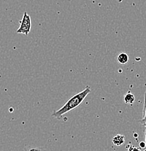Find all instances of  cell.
<instances>
[{"label": "cell", "instance_id": "cell-1", "mask_svg": "<svg viewBox=\"0 0 146 151\" xmlns=\"http://www.w3.org/2000/svg\"><path fill=\"white\" fill-rule=\"evenodd\" d=\"M91 92V89L89 86H87L85 89L81 92H78V93L76 94L74 96L70 97V99L64 104L63 106L60 108L58 111H53L52 113L51 116L55 119H60L65 113L70 112V111H73L75 108L79 106L81 103L85 100L87 96Z\"/></svg>", "mask_w": 146, "mask_h": 151}, {"label": "cell", "instance_id": "cell-2", "mask_svg": "<svg viewBox=\"0 0 146 151\" xmlns=\"http://www.w3.org/2000/svg\"><path fill=\"white\" fill-rule=\"evenodd\" d=\"M31 30V18L26 12H24L22 20L20 22V27L17 30V34L28 36Z\"/></svg>", "mask_w": 146, "mask_h": 151}, {"label": "cell", "instance_id": "cell-3", "mask_svg": "<svg viewBox=\"0 0 146 151\" xmlns=\"http://www.w3.org/2000/svg\"><path fill=\"white\" fill-rule=\"evenodd\" d=\"M125 142V137L123 134H117L113 138L112 142L116 146H122Z\"/></svg>", "mask_w": 146, "mask_h": 151}, {"label": "cell", "instance_id": "cell-4", "mask_svg": "<svg viewBox=\"0 0 146 151\" xmlns=\"http://www.w3.org/2000/svg\"><path fill=\"white\" fill-rule=\"evenodd\" d=\"M117 61L121 65H125L129 61V56L127 53L122 52L117 57Z\"/></svg>", "mask_w": 146, "mask_h": 151}, {"label": "cell", "instance_id": "cell-5", "mask_svg": "<svg viewBox=\"0 0 146 151\" xmlns=\"http://www.w3.org/2000/svg\"><path fill=\"white\" fill-rule=\"evenodd\" d=\"M135 98H134V96L133 95L132 93H127L126 95L124 97V102L126 104H132L134 103Z\"/></svg>", "mask_w": 146, "mask_h": 151}, {"label": "cell", "instance_id": "cell-6", "mask_svg": "<svg viewBox=\"0 0 146 151\" xmlns=\"http://www.w3.org/2000/svg\"><path fill=\"white\" fill-rule=\"evenodd\" d=\"M25 151H44L42 149L38 147H30V148H25Z\"/></svg>", "mask_w": 146, "mask_h": 151}, {"label": "cell", "instance_id": "cell-7", "mask_svg": "<svg viewBox=\"0 0 146 151\" xmlns=\"http://www.w3.org/2000/svg\"><path fill=\"white\" fill-rule=\"evenodd\" d=\"M141 123L142 122H146V108H143V118H142V119L141 120Z\"/></svg>", "mask_w": 146, "mask_h": 151}, {"label": "cell", "instance_id": "cell-8", "mask_svg": "<svg viewBox=\"0 0 146 151\" xmlns=\"http://www.w3.org/2000/svg\"><path fill=\"white\" fill-rule=\"evenodd\" d=\"M128 151H140V149L137 148L135 147H133V146H130V148L129 149Z\"/></svg>", "mask_w": 146, "mask_h": 151}, {"label": "cell", "instance_id": "cell-9", "mask_svg": "<svg viewBox=\"0 0 146 151\" xmlns=\"http://www.w3.org/2000/svg\"><path fill=\"white\" fill-rule=\"evenodd\" d=\"M146 146V143L144 142H140V147H142V148H144Z\"/></svg>", "mask_w": 146, "mask_h": 151}, {"label": "cell", "instance_id": "cell-10", "mask_svg": "<svg viewBox=\"0 0 146 151\" xmlns=\"http://www.w3.org/2000/svg\"><path fill=\"white\" fill-rule=\"evenodd\" d=\"M145 143H146V134H145Z\"/></svg>", "mask_w": 146, "mask_h": 151}]
</instances>
